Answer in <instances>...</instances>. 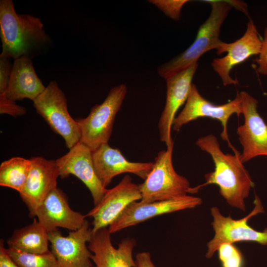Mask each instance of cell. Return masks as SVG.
Here are the masks:
<instances>
[{"instance_id": "6da1fadb", "label": "cell", "mask_w": 267, "mask_h": 267, "mask_svg": "<svg viewBox=\"0 0 267 267\" xmlns=\"http://www.w3.org/2000/svg\"><path fill=\"white\" fill-rule=\"evenodd\" d=\"M196 144L211 156L215 169L205 175L204 183L191 188V193L208 184H216L220 194L230 206L245 211V200L254 184L243 165L241 153L237 150L233 154L223 153L218 138L213 134L198 138Z\"/></svg>"}, {"instance_id": "7a4b0ae2", "label": "cell", "mask_w": 267, "mask_h": 267, "mask_svg": "<svg viewBox=\"0 0 267 267\" xmlns=\"http://www.w3.org/2000/svg\"><path fill=\"white\" fill-rule=\"evenodd\" d=\"M0 56L16 59L32 58L49 45L50 38L38 17L16 12L12 0H0Z\"/></svg>"}, {"instance_id": "3957f363", "label": "cell", "mask_w": 267, "mask_h": 267, "mask_svg": "<svg viewBox=\"0 0 267 267\" xmlns=\"http://www.w3.org/2000/svg\"><path fill=\"white\" fill-rule=\"evenodd\" d=\"M211 6L210 14L199 27L193 43L183 52L157 68L159 75L166 79L197 63L206 52L218 49L223 42L220 39L222 26L235 1L205 0Z\"/></svg>"}, {"instance_id": "277c9868", "label": "cell", "mask_w": 267, "mask_h": 267, "mask_svg": "<svg viewBox=\"0 0 267 267\" xmlns=\"http://www.w3.org/2000/svg\"><path fill=\"white\" fill-rule=\"evenodd\" d=\"M174 142L159 152L153 168L144 181L139 184L143 203L182 197L191 193L188 180L175 171L173 164Z\"/></svg>"}, {"instance_id": "5b68a950", "label": "cell", "mask_w": 267, "mask_h": 267, "mask_svg": "<svg viewBox=\"0 0 267 267\" xmlns=\"http://www.w3.org/2000/svg\"><path fill=\"white\" fill-rule=\"evenodd\" d=\"M125 84L113 88L104 100L92 107L89 115L76 120L80 132V141L93 151L107 143L115 119L127 93Z\"/></svg>"}, {"instance_id": "8992f818", "label": "cell", "mask_w": 267, "mask_h": 267, "mask_svg": "<svg viewBox=\"0 0 267 267\" xmlns=\"http://www.w3.org/2000/svg\"><path fill=\"white\" fill-rule=\"evenodd\" d=\"M33 105L52 131L63 138L67 148L70 149L80 141L78 123L70 115L66 96L55 81L48 84Z\"/></svg>"}, {"instance_id": "52a82bcc", "label": "cell", "mask_w": 267, "mask_h": 267, "mask_svg": "<svg viewBox=\"0 0 267 267\" xmlns=\"http://www.w3.org/2000/svg\"><path fill=\"white\" fill-rule=\"evenodd\" d=\"M254 203L255 207L252 212L239 220L233 219L230 216H223L217 207L211 208V213L213 219L211 225L215 235L207 244L206 258H212L220 246L223 243L251 241L267 245V228L263 231H260L248 224V221L251 217L264 212L261 202L257 196Z\"/></svg>"}, {"instance_id": "ba28073f", "label": "cell", "mask_w": 267, "mask_h": 267, "mask_svg": "<svg viewBox=\"0 0 267 267\" xmlns=\"http://www.w3.org/2000/svg\"><path fill=\"white\" fill-rule=\"evenodd\" d=\"M234 114L238 116L242 114L239 93L232 100L223 104L216 105L204 98L199 93L196 86L192 84L184 107L174 119L172 129L174 131H178L183 125L199 118L218 120L222 126L221 137L228 142L234 151L235 149L229 140L227 124L230 117Z\"/></svg>"}, {"instance_id": "9c48e42d", "label": "cell", "mask_w": 267, "mask_h": 267, "mask_svg": "<svg viewBox=\"0 0 267 267\" xmlns=\"http://www.w3.org/2000/svg\"><path fill=\"white\" fill-rule=\"evenodd\" d=\"M262 44V40L251 19H249L246 30L240 38L232 43L223 42L222 43L217 50V54L227 53L222 57L214 59L211 64L222 80L223 86L238 84V80L230 76L231 70L234 66L244 62L251 56L259 55Z\"/></svg>"}, {"instance_id": "30bf717a", "label": "cell", "mask_w": 267, "mask_h": 267, "mask_svg": "<svg viewBox=\"0 0 267 267\" xmlns=\"http://www.w3.org/2000/svg\"><path fill=\"white\" fill-rule=\"evenodd\" d=\"M239 93L244 122L238 127L237 134L244 163L257 157L267 156V124L258 111V101L245 91Z\"/></svg>"}, {"instance_id": "8fae6325", "label": "cell", "mask_w": 267, "mask_h": 267, "mask_svg": "<svg viewBox=\"0 0 267 267\" xmlns=\"http://www.w3.org/2000/svg\"><path fill=\"white\" fill-rule=\"evenodd\" d=\"M141 199L139 184L133 182L129 175H125L118 184L107 189L100 202L86 215L92 218V234L109 226L130 204Z\"/></svg>"}, {"instance_id": "7c38bea8", "label": "cell", "mask_w": 267, "mask_h": 267, "mask_svg": "<svg viewBox=\"0 0 267 267\" xmlns=\"http://www.w3.org/2000/svg\"><path fill=\"white\" fill-rule=\"evenodd\" d=\"M91 236V228L87 220L80 228L70 231L66 236L57 229L49 232L51 251L59 267H93L92 253L87 246Z\"/></svg>"}, {"instance_id": "4fadbf2b", "label": "cell", "mask_w": 267, "mask_h": 267, "mask_svg": "<svg viewBox=\"0 0 267 267\" xmlns=\"http://www.w3.org/2000/svg\"><path fill=\"white\" fill-rule=\"evenodd\" d=\"M201 203L202 199L200 197L188 195L180 198L149 203L135 201L130 204L109 226L108 230L111 234L114 233L152 218L194 208Z\"/></svg>"}, {"instance_id": "5bb4252c", "label": "cell", "mask_w": 267, "mask_h": 267, "mask_svg": "<svg viewBox=\"0 0 267 267\" xmlns=\"http://www.w3.org/2000/svg\"><path fill=\"white\" fill-rule=\"evenodd\" d=\"M30 160L31 168L19 194L28 209L30 216L35 217L38 208L45 197L57 188L59 174L55 160L42 157H33Z\"/></svg>"}, {"instance_id": "9a60e30c", "label": "cell", "mask_w": 267, "mask_h": 267, "mask_svg": "<svg viewBox=\"0 0 267 267\" xmlns=\"http://www.w3.org/2000/svg\"><path fill=\"white\" fill-rule=\"evenodd\" d=\"M55 161L61 178L71 175L76 176L90 191L94 205L100 202L107 189L102 186L96 175L92 151L89 147L79 142Z\"/></svg>"}, {"instance_id": "2e32d148", "label": "cell", "mask_w": 267, "mask_h": 267, "mask_svg": "<svg viewBox=\"0 0 267 267\" xmlns=\"http://www.w3.org/2000/svg\"><path fill=\"white\" fill-rule=\"evenodd\" d=\"M197 68L196 63L166 79V100L158 127L160 139L167 146L174 141L171 134L172 125L178 110L186 101Z\"/></svg>"}, {"instance_id": "e0dca14e", "label": "cell", "mask_w": 267, "mask_h": 267, "mask_svg": "<svg viewBox=\"0 0 267 267\" xmlns=\"http://www.w3.org/2000/svg\"><path fill=\"white\" fill-rule=\"evenodd\" d=\"M92 156L96 175L105 188L115 177L123 173H132L145 180L154 165L153 162H131L108 143L92 151Z\"/></svg>"}, {"instance_id": "ac0fdd59", "label": "cell", "mask_w": 267, "mask_h": 267, "mask_svg": "<svg viewBox=\"0 0 267 267\" xmlns=\"http://www.w3.org/2000/svg\"><path fill=\"white\" fill-rule=\"evenodd\" d=\"M36 217L49 232L62 227L73 231L85 222L86 217L72 210L63 192L57 187L52 190L38 208Z\"/></svg>"}, {"instance_id": "d6986e66", "label": "cell", "mask_w": 267, "mask_h": 267, "mask_svg": "<svg viewBox=\"0 0 267 267\" xmlns=\"http://www.w3.org/2000/svg\"><path fill=\"white\" fill-rule=\"evenodd\" d=\"M135 244L134 238L127 237L115 248L111 242V233L106 227L92 234L88 248L95 267H136L133 258Z\"/></svg>"}, {"instance_id": "ffe728a7", "label": "cell", "mask_w": 267, "mask_h": 267, "mask_svg": "<svg viewBox=\"0 0 267 267\" xmlns=\"http://www.w3.org/2000/svg\"><path fill=\"white\" fill-rule=\"evenodd\" d=\"M45 87L37 76L31 57L24 56L14 60L5 93L7 98L14 101L24 98L33 101Z\"/></svg>"}, {"instance_id": "44dd1931", "label": "cell", "mask_w": 267, "mask_h": 267, "mask_svg": "<svg viewBox=\"0 0 267 267\" xmlns=\"http://www.w3.org/2000/svg\"><path fill=\"white\" fill-rule=\"evenodd\" d=\"M48 232L35 219L30 224L15 229L7 240L8 248L24 252L43 254L48 249Z\"/></svg>"}, {"instance_id": "7402d4cb", "label": "cell", "mask_w": 267, "mask_h": 267, "mask_svg": "<svg viewBox=\"0 0 267 267\" xmlns=\"http://www.w3.org/2000/svg\"><path fill=\"white\" fill-rule=\"evenodd\" d=\"M31 166L30 159L20 157L3 161L0 166V185L20 192L25 184Z\"/></svg>"}, {"instance_id": "603a6c76", "label": "cell", "mask_w": 267, "mask_h": 267, "mask_svg": "<svg viewBox=\"0 0 267 267\" xmlns=\"http://www.w3.org/2000/svg\"><path fill=\"white\" fill-rule=\"evenodd\" d=\"M10 257L19 267H59L51 252L43 254L29 253L8 248Z\"/></svg>"}, {"instance_id": "cb8c5ba5", "label": "cell", "mask_w": 267, "mask_h": 267, "mask_svg": "<svg viewBox=\"0 0 267 267\" xmlns=\"http://www.w3.org/2000/svg\"><path fill=\"white\" fill-rule=\"evenodd\" d=\"M217 251L222 267H244L243 256L233 243H223Z\"/></svg>"}, {"instance_id": "d4e9b609", "label": "cell", "mask_w": 267, "mask_h": 267, "mask_svg": "<svg viewBox=\"0 0 267 267\" xmlns=\"http://www.w3.org/2000/svg\"><path fill=\"white\" fill-rule=\"evenodd\" d=\"M149 1L157 6L168 16L175 20H178L180 18L182 6L188 0H149Z\"/></svg>"}, {"instance_id": "484cf974", "label": "cell", "mask_w": 267, "mask_h": 267, "mask_svg": "<svg viewBox=\"0 0 267 267\" xmlns=\"http://www.w3.org/2000/svg\"><path fill=\"white\" fill-rule=\"evenodd\" d=\"M0 113L16 117L26 114V110L17 105L15 101L7 98L5 94H0Z\"/></svg>"}, {"instance_id": "4316f807", "label": "cell", "mask_w": 267, "mask_h": 267, "mask_svg": "<svg viewBox=\"0 0 267 267\" xmlns=\"http://www.w3.org/2000/svg\"><path fill=\"white\" fill-rule=\"evenodd\" d=\"M12 65L10 58L0 56V94L5 93Z\"/></svg>"}, {"instance_id": "83f0119b", "label": "cell", "mask_w": 267, "mask_h": 267, "mask_svg": "<svg viewBox=\"0 0 267 267\" xmlns=\"http://www.w3.org/2000/svg\"><path fill=\"white\" fill-rule=\"evenodd\" d=\"M258 58L254 60L258 65L257 72L263 75H267V27L264 30L262 47Z\"/></svg>"}, {"instance_id": "f1b7e54d", "label": "cell", "mask_w": 267, "mask_h": 267, "mask_svg": "<svg viewBox=\"0 0 267 267\" xmlns=\"http://www.w3.org/2000/svg\"><path fill=\"white\" fill-rule=\"evenodd\" d=\"M0 267H19L8 254L3 239L0 241Z\"/></svg>"}, {"instance_id": "f546056e", "label": "cell", "mask_w": 267, "mask_h": 267, "mask_svg": "<svg viewBox=\"0 0 267 267\" xmlns=\"http://www.w3.org/2000/svg\"><path fill=\"white\" fill-rule=\"evenodd\" d=\"M136 267H156L152 261L151 255L148 252L138 253L135 258Z\"/></svg>"}]
</instances>
